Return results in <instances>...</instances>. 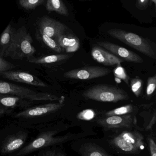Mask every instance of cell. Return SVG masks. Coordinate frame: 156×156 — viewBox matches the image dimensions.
I'll return each mask as SVG.
<instances>
[{
	"label": "cell",
	"instance_id": "24",
	"mask_svg": "<svg viewBox=\"0 0 156 156\" xmlns=\"http://www.w3.org/2000/svg\"><path fill=\"white\" fill-rule=\"evenodd\" d=\"M117 65L116 67L114 70V75L116 78L123 80L127 84L129 85V77L127 74L125 69L120 64H118Z\"/></svg>",
	"mask_w": 156,
	"mask_h": 156
},
{
	"label": "cell",
	"instance_id": "6",
	"mask_svg": "<svg viewBox=\"0 0 156 156\" xmlns=\"http://www.w3.org/2000/svg\"><path fill=\"white\" fill-rule=\"evenodd\" d=\"M112 145L122 152L138 154L144 148V137L136 130L124 131L111 140Z\"/></svg>",
	"mask_w": 156,
	"mask_h": 156
},
{
	"label": "cell",
	"instance_id": "20",
	"mask_svg": "<svg viewBox=\"0 0 156 156\" xmlns=\"http://www.w3.org/2000/svg\"><path fill=\"white\" fill-rule=\"evenodd\" d=\"M46 9L49 12H55L64 16H68V10L62 0H47Z\"/></svg>",
	"mask_w": 156,
	"mask_h": 156
},
{
	"label": "cell",
	"instance_id": "1",
	"mask_svg": "<svg viewBox=\"0 0 156 156\" xmlns=\"http://www.w3.org/2000/svg\"><path fill=\"white\" fill-rule=\"evenodd\" d=\"M32 43L31 36L27 33L26 28L22 26L15 30L12 43L3 57H10L13 60L31 58L36 52Z\"/></svg>",
	"mask_w": 156,
	"mask_h": 156
},
{
	"label": "cell",
	"instance_id": "12",
	"mask_svg": "<svg viewBox=\"0 0 156 156\" xmlns=\"http://www.w3.org/2000/svg\"><path fill=\"white\" fill-rule=\"evenodd\" d=\"M40 33L55 39L56 37L64 34L66 29V25L60 22L49 17H44L39 24Z\"/></svg>",
	"mask_w": 156,
	"mask_h": 156
},
{
	"label": "cell",
	"instance_id": "7",
	"mask_svg": "<svg viewBox=\"0 0 156 156\" xmlns=\"http://www.w3.org/2000/svg\"><path fill=\"white\" fill-rule=\"evenodd\" d=\"M111 73L107 67L97 66H85L66 72L63 76L69 79L76 80H91L106 76Z\"/></svg>",
	"mask_w": 156,
	"mask_h": 156
},
{
	"label": "cell",
	"instance_id": "30",
	"mask_svg": "<svg viewBox=\"0 0 156 156\" xmlns=\"http://www.w3.org/2000/svg\"><path fill=\"white\" fill-rule=\"evenodd\" d=\"M151 156H156V144L152 138H148L147 140Z\"/></svg>",
	"mask_w": 156,
	"mask_h": 156
},
{
	"label": "cell",
	"instance_id": "18",
	"mask_svg": "<svg viewBox=\"0 0 156 156\" xmlns=\"http://www.w3.org/2000/svg\"><path fill=\"white\" fill-rule=\"evenodd\" d=\"M70 55L66 54L53 55L39 58H31L27 59V61L32 63L37 64H46L57 62L66 60L70 58Z\"/></svg>",
	"mask_w": 156,
	"mask_h": 156
},
{
	"label": "cell",
	"instance_id": "2",
	"mask_svg": "<svg viewBox=\"0 0 156 156\" xmlns=\"http://www.w3.org/2000/svg\"><path fill=\"white\" fill-rule=\"evenodd\" d=\"M87 99L102 102L117 103L128 100L129 97L123 89L111 85L98 84L89 87L82 94Z\"/></svg>",
	"mask_w": 156,
	"mask_h": 156
},
{
	"label": "cell",
	"instance_id": "14",
	"mask_svg": "<svg viewBox=\"0 0 156 156\" xmlns=\"http://www.w3.org/2000/svg\"><path fill=\"white\" fill-rule=\"evenodd\" d=\"M91 55L95 61L108 66L121 64L124 62L123 59L119 58L98 46H94L92 48Z\"/></svg>",
	"mask_w": 156,
	"mask_h": 156
},
{
	"label": "cell",
	"instance_id": "22",
	"mask_svg": "<svg viewBox=\"0 0 156 156\" xmlns=\"http://www.w3.org/2000/svg\"><path fill=\"white\" fill-rule=\"evenodd\" d=\"M130 88L134 94L139 97L141 94L143 88V82L139 76H136L130 80Z\"/></svg>",
	"mask_w": 156,
	"mask_h": 156
},
{
	"label": "cell",
	"instance_id": "17",
	"mask_svg": "<svg viewBox=\"0 0 156 156\" xmlns=\"http://www.w3.org/2000/svg\"><path fill=\"white\" fill-rule=\"evenodd\" d=\"M15 31L11 24H9L2 34L0 38V56L3 57L4 53L11 44Z\"/></svg>",
	"mask_w": 156,
	"mask_h": 156
},
{
	"label": "cell",
	"instance_id": "25",
	"mask_svg": "<svg viewBox=\"0 0 156 156\" xmlns=\"http://www.w3.org/2000/svg\"><path fill=\"white\" fill-rule=\"evenodd\" d=\"M44 0H19L20 5L26 9H33L42 4Z\"/></svg>",
	"mask_w": 156,
	"mask_h": 156
},
{
	"label": "cell",
	"instance_id": "27",
	"mask_svg": "<svg viewBox=\"0 0 156 156\" xmlns=\"http://www.w3.org/2000/svg\"><path fill=\"white\" fill-rule=\"evenodd\" d=\"M156 87V75L150 76L147 81L146 94L148 97L154 93Z\"/></svg>",
	"mask_w": 156,
	"mask_h": 156
},
{
	"label": "cell",
	"instance_id": "31",
	"mask_svg": "<svg viewBox=\"0 0 156 156\" xmlns=\"http://www.w3.org/2000/svg\"><path fill=\"white\" fill-rule=\"evenodd\" d=\"M149 0H136V6L138 9L144 10L148 6Z\"/></svg>",
	"mask_w": 156,
	"mask_h": 156
},
{
	"label": "cell",
	"instance_id": "8",
	"mask_svg": "<svg viewBox=\"0 0 156 156\" xmlns=\"http://www.w3.org/2000/svg\"><path fill=\"white\" fill-rule=\"evenodd\" d=\"M0 76L18 83L27 84L40 87H47L45 83L33 75L20 71H9L0 72Z\"/></svg>",
	"mask_w": 156,
	"mask_h": 156
},
{
	"label": "cell",
	"instance_id": "15",
	"mask_svg": "<svg viewBox=\"0 0 156 156\" xmlns=\"http://www.w3.org/2000/svg\"><path fill=\"white\" fill-rule=\"evenodd\" d=\"M55 41L67 53L74 52L80 47L79 39L73 35H59L55 38Z\"/></svg>",
	"mask_w": 156,
	"mask_h": 156
},
{
	"label": "cell",
	"instance_id": "26",
	"mask_svg": "<svg viewBox=\"0 0 156 156\" xmlns=\"http://www.w3.org/2000/svg\"><path fill=\"white\" fill-rule=\"evenodd\" d=\"M95 116V113L93 109H86L79 112L76 117L80 120H88L93 119Z\"/></svg>",
	"mask_w": 156,
	"mask_h": 156
},
{
	"label": "cell",
	"instance_id": "16",
	"mask_svg": "<svg viewBox=\"0 0 156 156\" xmlns=\"http://www.w3.org/2000/svg\"><path fill=\"white\" fill-rule=\"evenodd\" d=\"M79 153L83 156H110L102 147L92 142L82 145L79 149Z\"/></svg>",
	"mask_w": 156,
	"mask_h": 156
},
{
	"label": "cell",
	"instance_id": "29",
	"mask_svg": "<svg viewBox=\"0 0 156 156\" xmlns=\"http://www.w3.org/2000/svg\"><path fill=\"white\" fill-rule=\"evenodd\" d=\"M40 155L44 156H65L66 154L55 150H49L44 151Z\"/></svg>",
	"mask_w": 156,
	"mask_h": 156
},
{
	"label": "cell",
	"instance_id": "3",
	"mask_svg": "<svg viewBox=\"0 0 156 156\" xmlns=\"http://www.w3.org/2000/svg\"><path fill=\"white\" fill-rule=\"evenodd\" d=\"M0 94L18 97L30 101H61V98L55 95L36 92L21 86L0 80Z\"/></svg>",
	"mask_w": 156,
	"mask_h": 156
},
{
	"label": "cell",
	"instance_id": "32",
	"mask_svg": "<svg viewBox=\"0 0 156 156\" xmlns=\"http://www.w3.org/2000/svg\"><path fill=\"white\" fill-rule=\"evenodd\" d=\"M9 111H10V110L9 108L0 106V117L9 113Z\"/></svg>",
	"mask_w": 156,
	"mask_h": 156
},
{
	"label": "cell",
	"instance_id": "21",
	"mask_svg": "<svg viewBox=\"0 0 156 156\" xmlns=\"http://www.w3.org/2000/svg\"><path fill=\"white\" fill-rule=\"evenodd\" d=\"M134 108L132 105L129 104V105H126L108 111L105 113V115L106 116H109L112 115H128L132 113L134 111Z\"/></svg>",
	"mask_w": 156,
	"mask_h": 156
},
{
	"label": "cell",
	"instance_id": "4",
	"mask_svg": "<svg viewBox=\"0 0 156 156\" xmlns=\"http://www.w3.org/2000/svg\"><path fill=\"white\" fill-rule=\"evenodd\" d=\"M108 33L111 37L117 39L140 52L152 59H156L155 50L147 39L136 34L127 32L121 29H111L108 31Z\"/></svg>",
	"mask_w": 156,
	"mask_h": 156
},
{
	"label": "cell",
	"instance_id": "11",
	"mask_svg": "<svg viewBox=\"0 0 156 156\" xmlns=\"http://www.w3.org/2000/svg\"><path fill=\"white\" fill-rule=\"evenodd\" d=\"M100 126L108 129L130 128L132 126L134 120L130 115H112L106 116L98 120Z\"/></svg>",
	"mask_w": 156,
	"mask_h": 156
},
{
	"label": "cell",
	"instance_id": "10",
	"mask_svg": "<svg viewBox=\"0 0 156 156\" xmlns=\"http://www.w3.org/2000/svg\"><path fill=\"white\" fill-rule=\"evenodd\" d=\"M97 43L101 47L109 51L114 55L118 56L124 61L136 63H141L144 62L138 55L124 47L108 42L99 41Z\"/></svg>",
	"mask_w": 156,
	"mask_h": 156
},
{
	"label": "cell",
	"instance_id": "13",
	"mask_svg": "<svg viewBox=\"0 0 156 156\" xmlns=\"http://www.w3.org/2000/svg\"><path fill=\"white\" fill-rule=\"evenodd\" d=\"M27 136L28 134L23 131L9 136L2 144L1 150L2 154H9L20 148L25 143Z\"/></svg>",
	"mask_w": 156,
	"mask_h": 156
},
{
	"label": "cell",
	"instance_id": "23",
	"mask_svg": "<svg viewBox=\"0 0 156 156\" xmlns=\"http://www.w3.org/2000/svg\"><path fill=\"white\" fill-rule=\"evenodd\" d=\"M41 33L43 41L45 44L56 52L61 53L64 50L60 46L56 41L44 34Z\"/></svg>",
	"mask_w": 156,
	"mask_h": 156
},
{
	"label": "cell",
	"instance_id": "5",
	"mask_svg": "<svg viewBox=\"0 0 156 156\" xmlns=\"http://www.w3.org/2000/svg\"><path fill=\"white\" fill-rule=\"evenodd\" d=\"M57 133L56 130H52L41 133L37 138L20 150L17 153V156H24L38 150L44 148L52 145L64 143L80 137L79 136L72 134L55 136V135Z\"/></svg>",
	"mask_w": 156,
	"mask_h": 156
},
{
	"label": "cell",
	"instance_id": "19",
	"mask_svg": "<svg viewBox=\"0 0 156 156\" xmlns=\"http://www.w3.org/2000/svg\"><path fill=\"white\" fill-rule=\"evenodd\" d=\"M24 99L18 97L0 94V106L13 108L23 105Z\"/></svg>",
	"mask_w": 156,
	"mask_h": 156
},
{
	"label": "cell",
	"instance_id": "28",
	"mask_svg": "<svg viewBox=\"0 0 156 156\" xmlns=\"http://www.w3.org/2000/svg\"><path fill=\"white\" fill-rule=\"evenodd\" d=\"M16 66L13 64L11 63L0 56V72L12 70Z\"/></svg>",
	"mask_w": 156,
	"mask_h": 156
},
{
	"label": "cell",
	"instance_id": "9",
	"mask_svg": "<svg viewBox=\"0 0 156 156\" xmlns=\"http://www.w3.org/2000/svg\"><path fill=\"white\" fill-rule=\"evenodd\" d=\"M62 101L63 100H62L58 103H49L30 108L17 113L15 115V117L31 118L55 112L61 109L64 105L63 104Z\"/></svg>",
	"mask_w": 156,
	"mask_h": 156
},
{
	"label": "cell",
	"instance_id": "33",
	"mask_svg": "<svg viewBox=\"0 0 156 156\" xmlns=\"http://www.w3.org/2000/svg\"><path fill=\"white\" fill-rule=\"evenodd\" d=\"M151 2H153V3L155 4V5H156V0H150Z\"/></svg>",
	"mask_w": 156,
	"mask_h": 156
}]
</instances>
